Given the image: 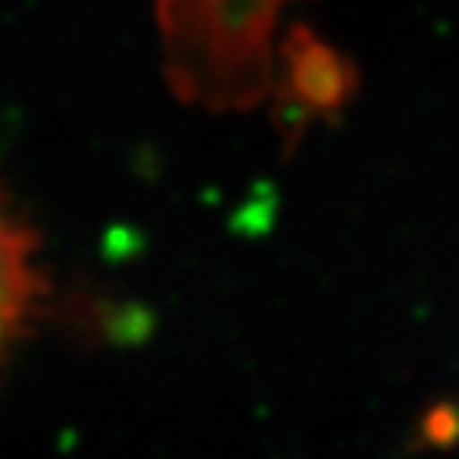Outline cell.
<instances>
[{"instance_id": "obj_1", "label": "cell", "mask_w": 459, "mask_h": 459, "mask_svg": "<svg viewBox=\"0 0 459 459\" xmlns=\"http://www.w3.org/2000/svg\"><path fill=\"white\" fill-rule=\"evenodd\" d=\"M38 296L41 282L31 235L0 208V364L7 361L17 337L31 324Z\"/></svg>"}]
</instances>
